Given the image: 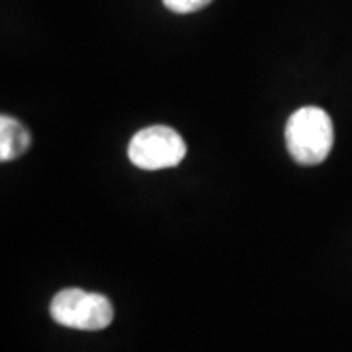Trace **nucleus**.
Here are the masks:
<instances>
[{
	"label": "nucleus",
	"mask_w": 352,
	"mask_h": 352,
	"mask_svg": "<svg viewBox=\"0 0 352 352\" xmlns=\"http://www.w3.org/2000/svg\"><path fill=\"white\" fill-rule=\"evenodd\" d=\"M333 141L335 129L325 110L305 106L289 116L286 124V145L296 163H323L333 149Z\"/></svg>",
	"instance_id": "obj_1"
},
{
	"label": "nucleus",
	"mask_w": 352,
	"mask_h": 352,
	"mask_svg": "<svg viewBox=\"0 0 352 352\" xmlns=\"http://www.w3.org/2000/svg\"><path fill=\"white\" fill-rule=\"evenodd\" d=\"M50 311L55 323L76 331H102L113 319V305L106 296L78 288L61 289Z\"/></svg>",
	"instance_id": "obj_2"
},
{
	"label": "nucleus",
	"mask_w": 352,
	"mask_h": 352,
	"mask_svg": "<svg viewBox=\"0 0 352 352\" xmlns=\"http://www.w3.org/2000/svg\"><path fill=\"white\" fill-rule=\"evenodd\" d=\"M129 161L143 170H161L182 163L186 143L168 126H151L138 131L127 147Z\"/></svg>",
	"instance_id": "obj_3"
},
{
	"label": "nucleus",
	"mask_w": 352,
	"mask_h": 352,
	"mask_svg": "<svg viewBox=\"0 0 352 352\" xmlns=\"http://www.w3.org/2000/svg\"><path fill=\"white\" fill-rule=\"evenodd\" d=\"M30 131L10 116L0 118V161H14L28 151Z\"/></svg>",
	"instance_id": "obj_4"
},
{
	"label": "nucleus",
	"mask_w": 352,
	"mask_h": 352,
	"mask_svg": "<svg viewBox=\"0 0 352 352\" xmlns=\"http://www.w3.org/2000/svg\"><path fill=\"white\" fill-rule=\"evenodd\" d=\"M212 0H163V4L176 14H190L201 10L210 4Z\"/></svg>",
	"instance_id": "obj_5"
}]
</instances>
